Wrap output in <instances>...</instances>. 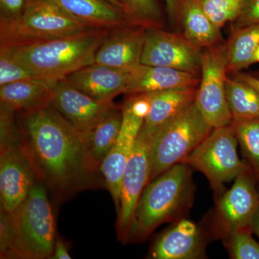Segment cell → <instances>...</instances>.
<instances>
[{
  "instance_id": "6da1fadb",
  "label": "cell",
  "mask_w": 259,
  "mask_h": 259,
  "mask_svg": "<svg viewBox=\"0 0 259 259\" xmlns=\"http://www.w3.org/2000/svg\"><path fill=\"white\" fill-rule=\"evenodd\" d=\"M21 146L37 179L61 200L90 183L98 169L88 148L89 134L81 132L51 105L21 112Z\"/></svg>"
},
{
  "instance_id": "7a4b0ae2",
  "label": "cell",
  "mask_w": 259,
  "mask_h": 259,
  "mask_svg": "<svg viewBox=\"0 0 259 259\" xmlns=\"http://www.w3.org/2000/svg\"><path fill=\"white\" fill-rule=\"evenodd\" d=\"M110 30L94 29L54 40L0 49L40 77L64 79L74 71L95 64L97 51Z\"/></svg>"
},
{
  "instance_id": "3957f363",
  "label": "cell",
  "mask_w": 259,
  "mask_h": 259,
  "mask_svg": "<svg viewBox=\"0 0 259 259\" xmlns=\"http://www.w3.org/2000/svg\"><path fill=\"white\" fill-rule=\"evenodd\" d=\"M194 189L192 167L185 163L150 182L136 207L127 243L144 241L158 226L178 220L192 205Z\"/></svg>"
},
{
  "instance_id": "277c9868",
  "label": "cell",
  "mask_w": 259,
  "mask_h": 259,
  "mask_svg": "<svg viewBox=\"0 0 259 259\" xmlns=\"http://www.w3.org/2000/svg\"><path fill=\"white\" fill-rule=\"evenodd\" d=\"M13 245L10 257L51 258L54 253L56 223L48 189L37 180L23 204L10 214Z\"/></svg>"
},
{
  "instance_id": "5b68a950",
  "label": "cell",
  "mask_w": 259,
  "mask_h": 259,
  "mask_svg": "<svg viewBox=\"0 0 259 259\" xmlns=\"http://www.w3.org/2000/svg\"><path fill=\"white\" fill-rule=\"evenodd\" d=\"M212 130L195 101L163 124L151 140L149 182L185 161Z\"/></svg>"
},
{
  "instance_id": "8992f818",
  "label": "cell",
  "mask_w": 259,
  "mask_h": 259,
  "mask_svg": "<svg viewBox=\"0 0 259 259\" xmlns=\"http://www.w3.org/2000/svg\"><path fill=\"white\" fill-rule=\"evenodd\" d=\"M97 29L70 16L49 0H28L23 15L0 20V47L54 40Z\"/></svg>"
},
{
  "instance_id": "52a82bcc",
  "label": "cell",
  "mask_w": 259,
  "mask_h": 259,
  "mask_svg": "<svg viewBox=\"0 0 259 259\" xmlns=\"http://www.w3.org/2000/svg\"><path fill=\"white\" fill-rule=\"evenodd\" d=\"M238 141L232 125L217 127L182 163L198 170L207 177L214 192H222L226 183L251 169L240 159Z\"/></svg>"
},
{
  "instance_id": "ba28073f",
  "label": "cell",
  "mask_w": 259,
  "mask_h": 259,
  "mask_svg": "<svg viewBox=\"0 0 259 259\" xmlns=\"http://www.w3.org/2000/svg\"><path fill=\"white\" fill-rule=\"evenodd\" d=\"M200 72L195 98L199 111L213 129L231 125L233 117L226 96V44L202 51Z\"/></svg>"
},
{
  "instance_id": "9c48e42d",
  "label": "cell",
  "mask_w": 259,
  "mask_h": 259,
  "mask_svg": "<svg viewBox=\"0 0 259 259\" xmlns=\"http://www.w3.org/2000/svg\"><path fill=\"white\" fill-rule=\"evenodd\" d=\"M153 136L141 129L122 177L117 209V233L119 241L123 243L128 242L136 207L145 187L149 183L150 149Z\"/></svg>"
},
{
  "instance_id": "30bf717a",
  "label": "cell",
  "mask_w": 259,
  "mask_h": 259,
  "mask_svg": "<svg viewBox=\"0 0 259 259\" xmlns=\"http://www.w3.org/2000/svg\"><path fill=\"white\" fill-rule=\"evenodd\" d=\"M202 56V49L184 35L163 28H146L141 64L199 74Z\"/></svg>"
},
{
  "instance_id": "8fae6325",
  "label": "cell",
  "mask_w": 259,
  "mask_h": 259,
  "mask_svg": "<svg viewBox=\"0 0 259 259\" xmlns=\"http://www.w3.org/2000/svg\"><path fill=\"white\" fill-rule=\"evenodd\" d=\"M252 169L239 175L229 190L218 199L217 221L224 238L243 230H252L259 209V194Z\"/></svg>"
},
{
  "instance_id": "7c38bea8",
  "label": "cell",
  "mask_w": 259,
  "mask_h": 259,
  "mask_svg": "<svg viewBox=\"0 0 259 259\" xmlns=\"http://www.w3.org/2000/svg\"><path fill=\"white\" fill-rule=\"evenodd\" d=\"M38 180L21 144L1 149L0 197L1 209L13 214L28 197Z\"/></svg>"
},
{
  "instance_id": "4fadbf2b",
  "label": "cell",
  "mask_w": 259,
  "mask_h": 259,
  "mask_svg": "<svg viewBox=\"0 0 259 259\" xmlns=\"http://www.w3.org/2000/svg\"><path fill=\"white\" fill-rule=\"evenodd\" d=\"M49 105L76 129L90 134L117 105L100 101L80 91L64 79L56 83Z\"/></svg>"
},
{
  "instance_id": "5bb4252c",
  "label": "cell",
  "mask_w": 259,
  "mask_h": 259,
  "mask_svg": "<svg viewBox=\"0 0 259 259\" xmlns=\"http://www.w3.org/2000/svg\"><path fill=\"white\" fill-rule=\"evenodd\" d=\"M122 108L123 118L118 139L100 168V173L113 199L117 211L120 204L122 177L144 122V119L133 113L125 102L122 105Z\"/></svg>"
},
{
  "instance_id": "9a60e30c",
  "label": "cell",
  "mask_w": 259,
  "mask_h": 259,
  "mask_svg": "<svg viewBox=\"0 0 259 259\" xmlns=\"http://www.w3.org/2000/svg\"><path fill=\"white\" fill-rule=\"evenodd\" d=\"M146 31L135 24L112 29L97 51L95 64L119 69L141 64Z\"/></svg>"
},
{
  "instance_id": "2e32d148",
  "label": "cell",
  "mask_w": 259,
  "mask_h": 259,
  "mask_svg": "<svg viewBox=\"0 0 259 259\" xmlns=\"http://www.w3.org/2000/svg\"><path fill=\"white\" fill-rule=\"evenodd\" d=\"M205 238L195 223L181 218L158 237L150 251L153 259H198L205 256Z\"/></svg>"
},
{
  "instance_id": "e0dca14e",
  "label": "cell",
  "mask_w": 259,
  "mask_h": 259,
  "mask_svg": "<svg viewBox=\"0 0 259 259\" xmlns=\"http://www.w3.org/2000/svg\"><path fill=\"white\" fill-rule=\"evenodd\" d=\"M97 64L81 68L64 78L67 82L100 101H113L125 95L130 71Z\"/></svg>"
},
{
  "instance_id": "ac0fdd59",
  "label": "cell",
  "mask_w": 259,
  "mask_h": 259,
  "mask_svg": "<svg viewBox=\"0 0 259 259\" xmlns=\"http://www.w3.org/2000/svg\"><path fill=\"white\" fill-rule=\"evenodd\" d=\"M199 83V74L141 64L131 68L125 95L157 93L171 89L197 87Z\"/></svg>"
},
{
  "instance_id": "d6986e66",
  "label": "cell",
  "mask_w": 259,
  "mask_h": 259,
  "mask_svg": "<svg viewBox=\"0 0 259 259\" xmlns=\"http://www.w3.org/2000/svg\"><path fill=\"white\" fill-rule=\"evenodd\" d=\"M59 80H23L0 86V105L13 112H28L50 103L53 90Z\"/></svg>"
},
{
  "instance_id": "ffe728a7",
  "label": "cell",
  "mask_w": 259,
  "mask_h": 259,
  "mask_svg": "<svg viewBox=\"0 0 259 259\" xmlns=\"http://www.w3.org/2000/svg\"><path fill=\"white\" fill-rule=\"evenodd\" d=\"M63 11L96 28L115 29L133 24L125 12L105 0H49Z\"/></svg>"
},
{
  "instance_id": "44dd1931",
  "label": "cell",
  "mask_w": 259,
  "mask_h": 259,
  "mask_svg": "<svg viewBox=\"0 0 259 259\" xmlns=\"http://www.w3.org/2000/svg\"><path fill=\"white\" fill-rule=\"evenodd\" d=\"M197 91L196 86H193L155 93L151 110L145 119L141 130L154 135L163 124L195 101Z\"/></svg>"
},
{
  "instance_id": "7402d4cb",
  "label": "cell",
  "mask_w": 259,
  "mask_h": 259,
  "mask_svg": "<svg viewBox=\"0 0 259 259\" xmlns=\"http://www.w3.org/2000/svg\"><path fill=\"white\" fill-rule=\"evenodd\" d=\"M180 24L184 36L199 49L214 47L222 41L221 28L204 13L197 0H185Z\"/></svg>"
},
{
  "instance_id": "603a6c76",
  "label": "cell",
  "mask_w": 259,
  "mask_h": 259,
  "mask_svg": "<svg viewBox=\"0 0 259 259\" xmlns=\"http://www.w3.org/2000/svg\"><path fill=\"white\" fill-rule=\"evenodd\" d=\"M122 106H116L89 134L88 148L94 166H100L118 139L122 127Z\"/></svg>"
},
{
  "instance_id": "cb8c5ba5",
  "label": "cell",
  "mask_w": 259,
  "mask_h": 259,
  "mask_svg": "<svg viewBox=\"0 0 259 259\" xmlns=\"http://www.w3.org/2000/svg\"><path fill=\"white\" fill-rule=\"evenodd\" d=\"M259 46V24L233 29L226 44L228 72H238L255 64Z\"/></svg>"
},
{
  "instance_id": "d4e9b609",
  "label": "cell",
  "mask_w": 259,
  "mask_h": 259,
  "mask_svg": "<svg viewBox=\"0 0 259 259\" xmlns=\"http://www.w3.org/2000/svg\"><path fill=\"white\" fill-rule=\"evenodd\" d=\"M226 96L233 120L259 119V93L241 80L226 79Z\"/></svg>"
},
{
  "instance_id": "484cf974",
  "label": "cell",
  "mask_w": 259,
  "mask_h": 259,
  "mask_svg": "<svg viewBox=\"0 0 259 259\" xmlns=\"http://www.w3.org/2000/svg\"><path fill=\"white\" fill-rule=\"evenodd\" d=\"M232 125L248 165L259 181V119L233 120Z\"/></svg>"
},
{
  "instance_id": "4316f807",
  "label": "cell",
  "mask_w": 259,
  "mask_h": 259,
  "mask_svg": "<svg viewBox=\"0 0 259 259\" xmlns=\"http://www.w3.org/2000/svg\"><path fill=\"white\" fill-rule=\"evenodd\" d=\"M130 22L145 28H163V14L158 0H119Z\"/></svg>"
},
{
  "instance_id": "83f0119b",
  "label": "cell",
  "mask_w": 259,
  "mask_h": 259,
  "mask_svg": "<svg viewBox=\"0 0 259 259\" xmlns=\"http://www.w3.org/2000/svg\"><path fill=\"white\" fill-rule=\"evenodd\" d=\"M204 13L219 28L233 23L241 14L248 0H197Z\"/></svg>"
},
{
  "instance_id": "f1b7e54d",
  "label": "cell",
  "mask_w": 259,
  "mask_h": 259,
  "mask_svg": "<svg viewBox=\"0 0 259 259\" xmlns=\"http://www.w3.org/2000/svg\"><path fill=\"white\" fill-rule=\"evenodd\" d=\"M252 230H243L225 238L232 258L259 259V243L252 237Z\"/></svg>"
},
{
  "instance_id": "f546056e",
  "label": "cell",
  "mask_w": 259,
  "mask_h": 259,
  "mask_svg": "<svg viewBox=\"0 0 259 259\" xmlns=\"http://www.w3.org/2000/svg\"><path fill=\"white\" fill-rule=\"evenodd\" d=\"M38 78L41 77L34 74L28 68L19 64L5 51L0 49V86L23 80Z\"/></svg>"
},
{
  "instance_id": "4dcf8cb0",
  "label": "cell",
  "mask_w": 259,
  "mask_h": 259,
  "mask_svg": "<svg viewBox=\"0 0 259 259\" xmlns=\"http://www.w3.org/2000/svg\"><path fill=\"white\" fill-rule=\"evenodd\" d=\"M0 252L1 258H9L13 245V228L10 214L1 209L0 217Z\"/></svg>"
},
{
  "instance_id": "1f68e13d",
  "label": "cell",
  "mask_w": 259,
  "mask_h": 259,
  "mask_svg": "<svg viewBox=\"0 0 259 259\" xmlns=\"http://www.w3.org/2000/svg\"><path fill=\"white\" fill-rule=\"evenodd\" d=\"M233 23V29L259 24V0H248L241 14Z\"/></svg>"
},
{
  "instance_id": "d6a6232c",
  "label": "cell",
  "mask_w": 259,
  "mask_h": 259,
  "mask_svg": "<svg viewBox=\"0 0 259 259\" xmlns=\"http://www.w3.org/2000/svg\"><path fill=\"white\" fill-rule=\"evenodd\" d=\"M28 0H0V20H15L23 15Z\"/></svg>"
},
{
  "instance_id": "836d02e7",
  "label": "cell",
  "mask_w": 259,
  "mask_h": 259,
  "mask_svg": "<svg viewBox=\"0 0 259 259\" xmlns=\"http://www.w3.org/2000/svg\"><path fill=\"white\" fill-rule=\"evenodd\" d=\"M167 14L172 23L180 24V15L185 0H165Z\"/></svg>"
},
{
  "instance_id": "e575fe53",
  "label": "cell",
  "mask_w": 259,
  "mask_h": 259,
  "mask_svg": "<svg viewBox=\"0 0 259 259\" xmlns=\"http://www.w3.org/2000/svg\"><path fill=\"white\" fill-rule=\"evenodd\" d=\"M51 259H71V255L69 254V250L66 246L65 242L61 238L56 239L55 245H54V253L51 257Z\"/></svg>"
},
{
  "instance_id": "d590c367",
  "label": "cell",
  "mask_w": 259,
  "mask_h": 259,
  "mask_svg": "<svg viewBox=\"0 0 259 259\" xmlns=\"http://www.w3.org/2000/svg\"><path fill=\"white\" fill-rule=\"evenodd\" d=\"M236 79L247 83L259 93V79L252 75L248 74H240L238 75Z\"/></svg>"
},
{
  "instance_id": "8d00e7d4",
  "label": "cell",
  "mask_w": 259,
  "mask_h": 259,
  "mask_svg": "<svg viewBox=\"0 0 259 259\" xmlns=\"http://www.w3.org/2000/svg\"><path fill=\"white\" fill-rule=\"evenodd\" d=\"M252 231L258 236L259 238V209L255 214L253 223H252Z\"/></svg>"
},
{
  "instance_id": "74e56055",
  "label": "cell",
  "mask_w": 259,
  "mask_h": 259,
  "mask_svg": "<svg viewBox=\"0 0 259 259\" xmlns=\"http://www.w3.org/2000/svg\"><path fill=\"white\" fill-rule=\"evenodd\" d=\"M105 1H106L107 2V3H110V4L115 5V6L118 7V8H121V9H122V5L120 4V2H119V0H105Z\"/></svg>"
},
{
  "instance_id": "f35d334b",
  "label": "cell",
  "mask_w": 259,
  "mask_h": 259,
  "mask_svg": "<svg viewBox=\"0 0 259 259\" xmlns=\"http://www.w3.org/2000/svg\"><path fill=\"white\" fill-rule=\"evenodd\" d=\"M255 62H259V46L257 48V50L255 51Z\"/></svg>"
}]
</instances>
